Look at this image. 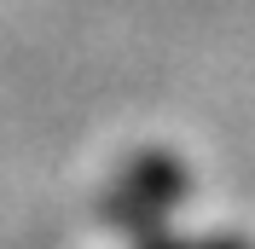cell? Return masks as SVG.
<instances>
[{
	"label": "cell",
	"mask_w": 255,
	"mask_h": 249,
	"mask_svg": "<svg viewBox=\"0 0 255 249\" xmlns=\"http://www.w3.org/2000/svg\"><path fill=\"white\" fill-rule=\"evenodd\" d=\"M145 249H250V244H232V238H197V244H145Z\"/></svg>",
	"instance_id": "2"
},
{
	"label": "cell",
	"mask_w": 255,
	"mask_h": 249,
	"mask_svg": "<svg viewBox=\"0 0 255 249\" xmlns=\"http://www.w3.org/2000/svg\"><path fill=\"white\" fill-rule=\"evenodd\" d=\"M186 186H191V180H186V162H180V156H168V151H139V156L111 180V191H105V220H111L116 232L151 244V232L174 215V203L186 197Z\"/></svg>",
	"instance_id": "1"
}]
</instances>
